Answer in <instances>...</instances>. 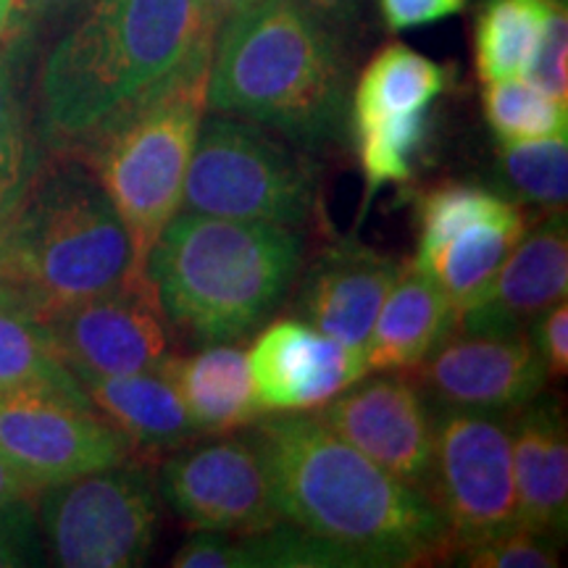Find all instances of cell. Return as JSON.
I'll return each mask as SVG.
<instances>
[{
  "mask_svg": "<svg viewBox=\"0 0 568 568\" xmlns=\"http://www.w3.org/2000/svg\"><path fill=\"white\" fill-rule=\"evenodd\" d=\"M32 138L13 80V63L6 40L0 42V219H9L38 172Z\"/></svg>",
  "mask_w": 568,
  "mask_h": 568,
  "instance_id": "obj_31",
  "label": "cell"
},
{
  "mask_svg": "<svg viewBox=\"0 0 568 568\" xmlns=\"http://www.w3.org/2000/svg\"><path fill=\"white\" fill-rule=\"evenodd\" d=\"M42 324L77 379L155 372L169 355V324L151 280H124Z\"/></svg>",
  "mask_w": 568,
  "mask_h": 568,
  "instance_id": "obj_12",
  "label": "cell"
},
{
  "mask_svg": "<svg viewBox=\"0 0 568 568\" xmlns=\"http://www.w3.org/2000/svg\"><path fill=\"white\" fill-rule=\"evenodd\" d=\"M90 408L138 450H180L203 437L174 382L159 366L155 372L122 376H80Z\"/></svg>",
  "mask_w": 568,
  "mask_h": 568,
  "instance_id": "obj_19",
  "label": "cell"
},
{
  "mask_svg": "<svg viewBox=\"0 0 568 568\" xmlns=\"http://www.w3.org/2000/svg\"><path fill=\"white\" fill-rule=\"evenodd\" d=\"M514 201L471 182H445L418 197V245L410 266L422 268L466 226L506 213Z\"/></svg>",
  "mask_w": 568,
  "mask_h": 568,
  "instance_id": "obj_29",
  "label": "cell"
},
{
  "mask_svg": "<svg viewBox=\"0 0 568 568\" xmlns=\"http://www.w3.org/2000/svg\"><path fill=\"white\" fill-rule=\"evenodd\" d=\"M11 13H13V0H0V42L9 38Z\"/></svg>",
  "mask_w": 568,
  "mask_h": 568,
  "instance_id": "obj_41",
  "label": "cell"
},
{
  "mask_svg": "<svg viewBox=\"0 0 568 568\" xmlns=\"http://www.w3.org/2000/svg\"><path fill=\"white\" fill-rule=\"evenodd\" d=\"M84 0H13V13H11V34H24L32 30L40 21L59 17V13L74 9V6H82ZM6 38V40H9Z\"/></svg>",
  "mask_w": 568,
  "mask_h": 568,
  "instance_id": "obj_37",
  "label": "cell"
},
{
  "mask_svg": "<svg viewBox=\"0 0 568 568\" xmlns=\"http://www.w3.org/2000/svg\"><path fill=\"white\" fill-rule=\"evenodd\" d=\"M301 272V240L264 222L182 211L163 226L148 280L176 335L226 345L253 335Z\"/></svg>",
  "mask_w": 568,
  "mask_h": 568,
  "instance_id": "obj_4",
  "label": "cell"
},
{
  "mask_svg": "<svg viewBox=\"0 0 568 568\" xmlns=\"http://www.w3.org/2000/svg\"><path fill=\"white\" fill-rule=\"evenodd\" d=\"M497 193L518 205L552 213L568 201V140L500 142L497 148Z\"/></svg>",
  "mask_w": 568,
  "mask_h": 568,
  "instance_id": "obj_27",
  "label": "cell"
},
{
  "mask_svg": "<svg viewBox=\"0 0 568 568\" xmlns=\"http://www.w3.org/2000/svg\"><path fill=\"white\" fill-rule=\"evenodd\" d=\"M159 495L195 531L251 535L282 521L253 437L187 447L159 468Z\"/></svg>",
  "mask_w": 568,
  "mask_h": 568,
  "instance_id": "obj_11",
  "label": "cell"
},
{
  "mask_svg": "<svg viewBox=\"0 0 568 568\" xmlns=\"http://www.w3.org/2000/svg\"><path fill=\"white\" fill-rule=\"evenodd\" d=\"M568 17L564 0H552L548 19H545L542 38H539L537 53L527 69V80L545 90L548 95L568 103Z\"/></svg>",
  "mask_w": 568,
  "mask_h": 568,
  "instance_id": "obj_33",
  "label": "cell"
},
{
  "mask_svg": "<svg viewBox=\"0 0 568 568\" xmlns=\"http://www.w3.org/2000/svg\"><path fill=\"white\" fill-rule=\"evenodd\" d=\"M400 261L358 240H337L305 272L297 311L337 343L364 351Z\"/></svg>",
  "mask_w": 568,
  "mask_h": 568,
  "instance_id": "obj_17",
  "label": "cell"
},
{
  "mask_svg": "<svg viewBox=\"0 0 568 568\" xmlns=\"http://www.w3.org/2000/svg\"><path fill=\"white\" fill-rule=\"evenodd\" d=\"M529 337L535 343L539 358L550 376L568 374V305L558 301L529 326Z\"/></svg>",
  "mask_w": 568,
  "mask_h": 568,
  "instance_id": "obj_35",
  "label": "cell"
},
{
  "mask_svg": "<svg viewBox=\"0 0 568 568\" xmlns=\"http://www.w3.org/2000/svg\"><path fill=\"white\" fill-rule=\"evenodd\" d=\"M568 293L566 211L548 213L524 232L493 280L456 308L453 329L479 335L527 332L531 322Z\"/></svg>",
  "mask_w": 568,
  "mask_h": 568,
  "instance_id": "obj_16",
  "label": "cell"
},
{
  "mask_svg": "<svg viewBox=\"0 0 568 568\" xmlns=\"http://www.w3.org/2000/svg\"><path fill=\"white\" fill-rule=\"evenodd\" d=\"M466 6L468 0H379L382 19H385L387 30L393 32L435 24L439 19L460 13Z\"/></svg>",
  "mask_w": 568,
  "mask_h": 568,
  "instance_id": "obj_36",
  "label": "cell"
},
{
  "mask_svg": "<svg viewBox=\"0 0 568 568\" xmlns=\"http://www.w3.org/2000/svg\"><path fill=\"white\" fill-rule=\"evenodd\" d=\"M456 305L429 276L403 266L389 290L364 347L368 372H414L439 339L453 329Z\"/></svg>",
  "mask_w": 568,
  "mask_h": 568,
  "instance_id": "obj_20",
  "label": "cell"
},
{
  "mask_svg": "<svg viewBox=\"0 0 568 568\" xmlns=\"http://www.w3.org/2000/svg\"><path fill=\"white\" fill-rule=\"evenodd\" d=\"M426 497L447 529V558L516 527L510 414L439 408Z\"/></svg>",
  "mask_w": 568,
  "mask_h": 568,
  "instance_id": "obj_9",
  "label": "cell"
},
{
  "mask_svg": "<svg viewBox=\"0 0 568 568\" xmlns=\"http://www.w3.org/2000/svg\"><path fill=\"white\" fill-rule=\"evenodd\" d=\"M458 566L466 568H556L560 566L556 539L539 531L514 527L485 542L458 550Z\"/></svg>",
  "mask_w": 568,
  "mask_h": 568,
  "instance_id": "obj_32",
  "label": "cell"
},
{
  "mask_svg": "<svg viewBox=\"0 0 568 568\" xmlns=\"http://www.w3.org/2000/svg\"><path fill=\"white\" fill-rule=\"evenodd\" d=\"M201 3H203L205 19H209L213 30L219 32V27H222L226 19L234 17L240 9H245V6L253 3V0H201Z\"/></svg>",
  "mask_w": 568,
  "mask_h": 568,
  "instance_id": "obj_40",
  "label": "cell"
},
{
  "mask_svg": "<svg viewBox=\"0 0 568 568\" xmlns=\"http://www.w3.org/2000/svg\"><path fill=\"white\" fill-rule=\"evenodd\" d=\"M38 514L30 497L0 506V568L45 564Z\"/></svg>",
  "mask_w": 568,
  "mask_h": 568,
  "instance_id": "obj_34",
  "label": "cell"
},
{
  "mask_svg": "<svg viewBox=\"0 0 568 568\" xmlns=\"http://www.w3.org/2000/svg\"><path fill=\"white\" fill-rule=\"evenodd\" d=\"M3 224H6V222H3V219H0V232H3Z\"/></svg>",
  "mask_w": 568,
  "mask_h": 568,
  "instance_id": "obj_42",
  "label": "cell"
},
{
  "mask_svg": "<svg viewBox=\"0 0 568 568\" xmlns=\"http://www.w3.org/2000/svg\"><path fill=\"white\" fill-rule=\"evenodd\" d=\"M552 0H485L474 34L481 82L527 74Z\"/></svg>",
  "mask_w": 568,
  "mask_h": 568,
  "instance_id": "obj_26",
  "label": "cell"
},
{
  "mask_svg": "<svg viewBox=\"0 0 568 568\" xmlns=\"http://www.w3.org/2000/svg\"><path fill=\"white\" fill-rule=\"evenodd\" d=\"M318 418L395 479L426 493L435 414L410 376H376L355 389L347 387L326 403Z\"/></svg>",
  "mask_w": 568,
  "mask_h": 568,
  "instance_id": "obj_14",
  "label": "cell"
},
{
  "mask_svg": "<svg viewBox=\"0 0 568 568\" xmlns=\"http://www.w3.org/2000/svg\"><path fill=\"white\" fill-rule=\"evenodd\" d=\"M447 84L450 71L426 55L406 45L382 48L355 84L353 124L429 111Z\"/></svg>",
  "mask_w": 568,
  "mask_h": 568,
  "instance_id": "obj_23",
  "label": "cell"
},
{
  "mask_svg": "<svg viewBox=\"0 0 568 568\" xmlns=\"http://www.w3.org/2000/svg\"><path fill=\"white\" fill-rule=\"evenodd\" d=\"M247 366L264 414L318 410L368 374L364 351L295 318L268 324L247 353Z\"/></svg>",
  "mask_w": 568,
  "mask_h": 568,
  "instance_id": "obj_15",
  "label": "cell"
},
{
  "mask_svg": "<svg viewBox=\"0 0 568 568\" xmlns=\"http://www.w3.org/2000/svg\"><path fill=\"white\" fill-rule=\"evenodd\" d=\"M42 548L63 568L145 564L159 529V485L138 460L38 489Z\"/></svg>",
  "mask_w": 568,
  "mask_h": 568,
  "instance_id": "obj_8",
  "label": "cell"
},
{
  "mask_svg": "<svg viewBox=\"0 0 568 568\" xmlns=\"http://www.w3.org/2000/svg\"><path fill=\"white\" fill-rule=\"evenodd\" d=\"M516 527L552 539L568 524V435L556 403H527L510 410Z\"/></svg>",
  "mask_w": 568,
  "mask_h": 568,
  "instance_id": "obj_18",
  "label": "cell"
},
{
  "mask_svg": "<svg viewBox=\"0 0 568 568\" xmlns=\"http://www.w3.org/2000/svg\"><path fill=\"white\" fill-rule=\"evenodd\" d=\"M293 3L303 6L322 21H345L358 6V0H293Z\"/></svg>",
  "mask_w": 568,
  "mask_h": 568,
  "instance_id": "obj_39",
  "label": "cell"
},
{
  "mask_svg": "<svg viewBox=\"0 0 568 568\" xmlns=\"http://www.w3.org/2000/svg\"><path fill=\"white\" fill-rule=\"evenodd\" d=\"M201 435H226L258 422L264 410L253 395L247 355L237 347L209 345L195 355H166L161 364Z\"/></svg>",
  "mask_w": 568,
  "mask_h": 568,
  "instance_id": "obj_21",
  "label": "cell"
},
{
  "mask_svg": "<svg viewBox=\"0 0 568 568\" xmlns=\"http://www.w3.org/2000/svg\"><path fill=\"white\" fill-rule=\"evenodd\" d=\"M0 453L34 493L124 464L132 447L88 400L51 387H0Z\"/></svg>",
  "mask_w": 568,
  "mask_h": 568,
  "instance_id": "obj_10",
  "label": "cell"
},
{
  "mask_svg": "<svg viewBox=\"0 0 568 568\" xmlns=\"http://www.w3.org/2000/svg\"><path fill=\"white\" fill-rule=\"evenodd\" d=\"M51 387L84 400L77 376L53 353L45 324L0 287V387Z\"/></svg>",
  "mask_w": 568,
  "mask_h": 568,
  "instance_id": "obj_25",
  "label": "cell"
},
{
  "mask_svg": "<svg viewBox=\"0 0 568 568\" xmlns=\"http://www.w3.org/2000/svg\"><path fill=\"white\" fill-rule=\"evenodd\" d=\"M276 510L361 568L422 566L447 558V529L422 489L395 479L318 416L284 414L251 432Z\"/></svg>",
  "mask_w": 568,
  "mask_h": 568,
  "instance_id": "obj_1",
  "label": "cell"
},
{
  "mask_svg": "<svg viewBox=\"0 0 568 568\" xmlns=\"http://www.w3.org/2000/svg\"><path fill=\"white\" fill-rule=\"evenodd\" d=\"M211 61L197 63L92 134L77 153L98 176L132 245L126 282L148 280L163 226L182 209L184 176L203 124Z\"/></svg>",
  "mask_w": 568,
  "mask_h": 568,
  "instance_id": "obj_6",
  "label": "cell"
},
{
  "mask_svg": "<svg viewBox=\"0 0 568 568\" xmlns=\"http://www.w3.org/2000/svg\"><path fill=\"white\" fill-rule=\"evenodd\" d=\"M524 232H527V213L516 203L500 216L481 219L466 226L445 247H439L418 272L429 276L458 308L493 280Z\"/></svg>",
  "mask_w": 568,
  "mask_h": 568,
  "instance_id": "obj_24",
  "label": "cell"
},
{
  "mask_svg": "<svg viewBox=\"0 0 568 568\" xmlns=\"http://www.w3.org/2000/svg\"><path fill=\"white\" fill-rule=\"evenodd\" d=\"M176 568H361L345 550L324 542L290 521L251 531L219 535L195 531L174 552Z\"/></svg>",
  "mask_w": 568,
  "mask_h": 568,
  "instance_id": "obj_22",
  "label": "cell"
},
{
  "mask_svg": "<svg viewBox=\"0 0 568 568\" xmlns=\"http://www.w3.org/2000/svg\"><path fill=\"white\" fill-rule=\"evenodd\" d=\"M316 187V169L301 153L219 113L201 124L182 205L184 211L295 230L314 216Z\"/></svg>",
  "mask_w": 568,
  "mask_h": 568,
  "instance_id": "obj_7",
  "label": "cell"
},
{
  "mask_svg": "<svg viewBox=\"0 0 568 568\" xmlns=\"http://www.w3.org/2000/svg\"><path fill=\"white\" fill-rule=\"evenodd\" d=\"M485 119L500 142L566 138L568 103L548 95L527 77L487 82Z\"/></svg>",
  "mask_w": 568,
  "mask_h": 568,
  "instance_id": "obj_30",
  "label": "cell"
},
{
  "mask_svg": "<svg viewBox=\"0 0 568 568\" xmlns=\"http://www.w3.org/2000/svg\"><path fill=\"white\" fill-rule=\"evenodd\" d=\"M205 105L301 145H326L345 116V61L335 34L293 0H253L219 27Z\"/></svg>",
  "mask_w": 568,
  "mask_h": 568,
  "instance_id": "obj_3",
  "label": "cell"
},
{
  "mask_svg": "<svg viewBox=\"0 0 568 568\" xmlns=\"http://www.w3.org/2000/svg\"><path fill=\"white\" fill-rule=\"evenodd\" d=\"M38 166L0 232V287L51 318L119 287L132 268L122 219L77 155Z\"/></svg>",
  "mask_w": 568,
  "mask_h": 568,
  "instance_id": "obj_5",
  "label": "cell"
},
{
  "mask_svg": "<svg viewBox=\"0 0 568 568\" xmlns=\"http://www.w3.org/2000/svg\"><path fill=\"white\" fill-rule=\"evenodd\" d=\"M30 495H38V493H34L30 481L21 477L17 468L6 460L3 453H0V506H3V503L19 500V497H30Z\"/></svg>",
  "mask_w": 568,
  "mask_h": 568,
  "instance_id": "obj_38",
  "label": "cell"
},
{
  "mask_svg": "<svg viewBox=\"0 0 568 568\" xmlns=\"http://www.w3.org/2000/svg\"><path fill=\"white\" fill-rule=\"evenodd\" d=\"M426 134H429V111L353 124L355 151L366 180L364 209L387 184L410 182L414 159L422 151Z\"/></svg>",
  "mask_w": 568,
  "mask_h": 568,
  "instance_id": "obj_28",
  "label": "cell"
},
{
  "mask_svg": "<svg viewBox=\"0 0 568 568\" xmlns=\"http://www.w3.org/2000/svg\"><path fill=\"white\" fill-rule=\"evenodd\" d=\"M410 374L437 408L497 414L537 400L550 376L529 329L510 335L450 329Z\"/></svg>",
  "mask_w": 568,
  "mask_h": 568,
  "instance_id": "obj_13",
  "label": "cell"
},
{
  "mask_svg": "<svg viewBox=\"0 0 568 568\" xmlns=\"http://www.w3.org/2000/svg\"><path fill=\"white\" fill-rule=\"evenodd\" d=\"M84 11L42 63L38 132L77 153L92 134L197 63L216 30L201 0H84Z\"/></svg>",
  "mask_w": 568,
  "mask_h": 568,
  "instance_id": "obj_2",
  "label": "cell"
}]
</instances>
